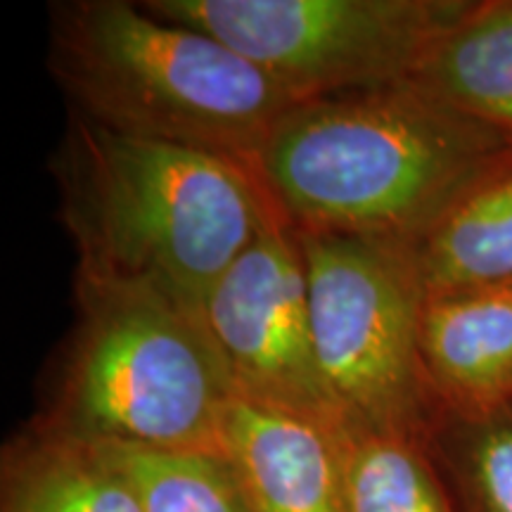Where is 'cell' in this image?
Listing matches in <instances>:
<instances>
[{
    "instance_id": "10",
    "label": "cell",
    "mask_w": 512,
    "mask_h": 512,
    "mask_svg": "<svg viewBox=\"0 0 512 512\" xmlns=\"http://www.w3.org/2000/svg\"><path fill=\"white\" fill-rule=\"evenodd\" d=\"M411 252L425 294L512 283V145L448 200Z\"/></svg>"
},
{
    "instance_id": "4",
    "label": "cell",
    "mask_w": 512,
    "mask_h": 512,
    "mask_svg": "<svg viewBox=\"0 0 512 512\" xmlns=\"http://www.w3.org/2000/svg\"><path fill=\"white\" fill-rule=\"evenodd\" d=\"M83 306L46 425L98 444L221 453L238 396L202 313L124 285H79Z\"/></svg>"
},
{
    "instance_id": "2",
    "label": "cell",
    "mask_w": 512,
    "mask_h": 512,
    "mask_svg": "<svg viewBox=\"0 0 512 512\" xmlns=\"http://www.w3.org/2000/svg\"><path fill=\"white\" fill-rule=\"evenodd\" d=\"M508 145L399 83L297 105L275 126L254 174L294 230L411 245Z\"/></svg>"
},
{
    "instance_id": "6",
    "label": "cell",
    "mask_w": 512,
    "mask_h": 512,
    "mask_svg": "<svg viewBox=\"0 0 512 512\" xmlns=\"http://www.w3.org/2000/svg\"><path fill=\"white\" fill-rule=\"evenodd\" d=\"M219 38L297 98L408 83L472 0H147Z\"/></svg>"
},
{
    "instance_id": "7",
    "label": "cell",
    "mask_w": 512,
    "mask_h": 512,
    "mask_svg": "<svg viewBox=\"0 0 512 512\" xmlns=\"http://www.w3.org/2000/svg\"><path fill=\"white\" fill-rule=\"evenodd\" d=\"M202 318L238 396L342 430L318 363L302 249L287 221L271 223L221 275Z\"/></svg>"
},
{
    "instance_id": "11",
    "label": "cell",
    "mask_w": 512,
    "mask_h": 512,
    "mask_svg": "<svg viewBox=\"0 0 512 512\" xmlns=\"http://www.w3.org/2000/svg\"><path fill=\"white\" fill-rule=\"evenodd\" d=\"M0 512H143L112 446L43 422L0 465Z\"/></svg>"
},
{
    "instance_id": "3",
    "label": "cell",
    "mask_w": 512,
    "mask_h": 512,
    "mask_svg": "<svg viewBox=\"0 0 512 512\" xmlns=\"http://www.w3.org/2000/svg\"><path fill=\"white\" fill-rule=\"evenodd\" d=\"M50 67L81 119L252 171L275 126L304 102L219 38L124 0L60 5Z\"/></svg>"
},
{
    "instance_id": "13",
    "label": "cell",
    "mask_w": 512,
    "mask_h": 512,
    "mask_svg": "<svg viewBox=\"0 0 512 512\" xmlns=\"http://www.w3.org/2000/svg\"><path fill=\"white\" fill-rule=\"evenodd\" d=\"M339 451L349 512H453L425 439L344 425Z\"/></svg>"
},
{
    "instance_id": "15",
    "label": "cell",
    "mask_w": 512,
    "mask_h": 512,
    "mask_svg": "<svg viewBox=\"0 0 512 512\" xmlns=\"http://www.w3.org/2000/svg\"><path fill=\"white\" fill-rule=\"evenodd\" d=\"M112 446V444H107ZM143 512H249L223 456L112 446Z\"/></svg>"
},
{
    "instance_id": "1",
    "label": "cell",
    "mask_w": 512,
    "mask_h": 512,
    "mask_svg": "<svg viewBox=\"0 0 512 512\" xmlns=\"http://www.w3.org/2000/svg\"><path fill=\"white\" fill-rule=\"evenodd\" d=\"M62 185L79 285L145 287L197 313L238 256L285 221L249 166L81 117Z\"/></svg>"
},
{
    "instance_id": "12",
    "label": "cell",
    "mask_w": 512,
    "mask_h": 512,
    "mask_svg": "<svg viewBox=\"0 0 512 512\" xmlns=\"http://www.w3.org/2000/svg\"><path fill=\"white\" fill-rule=\"evenodd\" d=\"M408 83L512 143V0H472Z\"/></svg>"
},
{
    "instance_id": "14",
    "label": "cell",
    "mask_w": 512,
    "mask_h": 512,
    "mask_svg": "<svg viewBox=\"0 0 512 512\" xmlns=\"http://www.w3.org/2000/svg\"><path fill=\"white\" fill-rule=\"evenodd\" d=\"M425 441L453 512H512V403L470 415L439 411Z\"/></svg>"
},
{
    "instance_id": "9",
    "label": "cell",
    "mask_w": 512,
    "mask_h": 512,
    "mask_svg": "<svg viewBox=\"0 0 512 512\" xmlns=\"http://www.w3.org/2000/svg\"><path fill=\"white\" fill-rule=\"evenodd\" d=\"M420 358L439 411L512 403V283L425 294Z\"/></svg>"
},
{
    "instance_id": "5",
    "label": "cell",
    "mask_w": 512,
    "mask_h": 512,
    "mask_svg": "<svg viewBox=\"0 0 512 512\" xmlns=\"http://www.w3.org/2000/svg\"><path fill=\"white\" fill-rule=\"evenodd\" d=\"M294 235L318 363L344 425L427 439L439 406L420 358L425 287L411 245L316 230Z\"/></svg>"
},
{
    "instance_id": "8",
    "label": "cell",
    "mask_w": 512,
    "mask_h": 512,
    "mask_svg": "<svg viewBox=\"0 0 512 512\" xmlns=\"http://www.w3.org/2000/svg\"><path fill=\"white\" fill-rule=\"evenodd\" d=\"M221 453L249 512H349L339 430L235 396Z\"/></svg>"
}]
</instances>
